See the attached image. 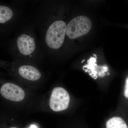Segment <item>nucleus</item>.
Segmentation results:
<instances>
[{
  "instance_id": "1",
  "label": "nucleus",
  "mask_w": 128,
  "mask_h": 128,
  "mask_svg": "<svg viewBox=\"0 0 128 128\" xmlns=\"http://www.w3.org/2000/svg\"><path fill=\"white\" fill-rule=\"evenodd\" d=\"M66 24L62 20H57L50 26L46 32V43L49 48L58 49L62 46L66 34Z\"/></svg>"
},
{
  "instance_id": "2",
  "label": "nucleus",
  "mask_w": 128,
  "mask_h": 128,
  "mask_svg": "<svg viewBox=\"0 0 128 128\" xmlns=\"http://www.w3.org/2000/svg\"><path fill=\"white\" fill-rule=\"evenodd\" d=\"M92 27L91 22L88 18L84 16H78L68 24L66 34L70 39H75L87 34Z\"/></svg>"
},
{
  "instance_id": "3",
  "label": "nucleus",
  "mask_w": 128,
  "mask_h": 128,
  "mask_svg": "<svg viewBox=\"0 0 128 128\" xmlns=\"http://www.w3.org/2000/svg\"><path fill=\"white\" fill-rule=\"evenodd\" d=\"M70 98L69 93L62 87H56L52 91L50 99V106L54 112L66 110L68 107Z\"/></svg>"
},
{
  "instance_id": "4",
  "label": "nucleus",
  "mask_w": 128,
  "mask_h": 128,
  "mask_svg": "<svg viewBox=\"0 0 128 128\" xmlns=\"http://www.w3.org/2000/svg\"><path fill=\"white\" fill-rule=\"evenodd\" d=\"M0 92L2 96L13 102H20L25 97V92L23 89L12 83H6L2 85Z\"/></svg>"
},
{
  "instance_id": "5",
  "label": "nucleus",
  "mask_w": 128,
  "mask_h": 128,
  "mask_svg": "<svg viewBox=\"0 0 128 128\" xmlns=\"http://www.w3.org/2000/svg\"><path fill=\"white\" fill-rule=\"evenodd\" d=\"M96 62V56L91 57L88 60L87 64L83 66V69L92 78L96 79L98 77H102L106 74L108 68L106 66H98Z\"/></svg>"
},
{
  "instance_id": "6",
  "label": "nucleus",
  "mask_w": 128,
  "mask_h": 128,
  "mask_svg": "<svg viewBox=\"0 0 128 128\" xmlns=\"http://www.w3.org/2000/svg\"><path fill=\"white\" fill-rule=\"evenodd\" d=\"M17 45L19 52L23 55H30L35 50L34 38L26 34H21L17 40Z\"/></svg>"
},
{
  "instance_id": "7",
  "label": "nucleus",
  "mask_w": 128,
  "mask_h": 128,
  "mask_svg": "<svg viewBox=\"0 0 128 128\" xmlns=\"http://www.w3.org/2000/svg\"><path fill=\"white\" fill-rule=\"evenodd\" d=\"M102 128H128V116L118 111L105 120Z\"/></svg>"
},
{
  "instance_id": "8",
  "label": "nucleus",
  "mask_w": 128,
  "mask_h": 128,
  "mask_svg": "<svg viewBox=\"0 0 128 128\" xmlns=\"http://www.w3.org/2000/svg\"><path fill=\"white\" fill-rule=\"evenodd\" d=\"M19 74L26 80L36 81L39 80L41 74L35 67L29 65H23L18 69Z\"/></svg>"
},
{
  "instance_id": "9",
  "label": "nucleus",
  "mask_w": 128,
  "mask_h": 128,
  "mask_svg": "<svg viewBox=\"0 0 128 128\" xmlns=\"http://www.w3.org/2000/svg\"><path fill=\"white\" fill-rule=\"evenodd\" d=\"M120 99L118 111L128 116V75L122 88Z\"/></svg>"
},
{
  "instance_id": "10",
  "label": "nucleus",
  "mask_w": 128,
  "mask_h": 128,
  "mask_svg": "<svg viewBox=\"0 0 128 128\" xmlns=\"http://www.w3.org/2000/svg\"><path fill=\"white\" fill-rule=\"evenodd\" d=\"M13 16L11 9L6 6H0V22L4 24L9 20Z\"/></svg>"
},
{
  "instance_id": "11",
  "label": "nucleus",
  "mask_w": 128,
  "mask_h": 128,
  "mask_svg": "<svg viewBox=\"0 0 128 128\" xmlns=\"http://www.w3.org/2000/svg\"><path fill=\"white\" fill-rule=\"evenodd\" d=\"M37 128L36 126L34 124H32L30 126V128Z\"/></svg>"
},
{
  "instance_id": "12",
  "label": "nucleus",
  "mask_w": 128,
  "mask_h": 128,
  "mask_svg": "<svg viewBox=\"0 0 128 128\" xmlns=\"http://www.w3.org/2000/svg\"><path fill=\"white\" fill-rule=\"evenodd\" d=\"M16 128V127H12V128Z\"/></svg>"
}]
</instances>
